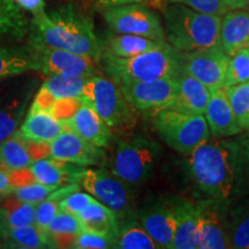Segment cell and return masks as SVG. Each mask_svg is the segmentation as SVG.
<instances>
[{
  "label": "cell",
  "instance_id": "cell-39",
  "mask_svg": "<svg viewBox=\"0 0 249 249\" xmlns=\"http://www.w3.org/2000/svg\"><path fill=\"white\" fill-rule=\"evenodd\" d=\"M74 249H107L114 248V240L108 236L83 230L74 241Z\"/></svg>",
  "mask_w": 249,
  "mask_h": 249
},
{
  "label": "cell",
  "instance_id": "cell-4",
  "mask_svg": "<svg viewBox=\"0 0 249 249\" xmlns=\"http://www.w3.org/2000/svg\"><path fill=\"white\" fill-rule=\"evenodd\" d=\"M101 67L117 85L132 81H148L161 77H176L181 70L179 52L169 43L129 58H118L103 52Z\"/></svg>",
  "mask_w": 249,
  "mask_h": 249
},
{
  "label": "cell",
  "instance_id": "cell-44",
  "mask_svg": "<svg viewBox=\"0 0 249 249\" xmlns=\"http://www.w3.org/2000/svg\"><path fill=\"white\" fill-rule=\"evenodd\" d=\"M21 136V135H20ZM22 138V136H21ZM23 139L24 145H26L28 152H29L33 161H37L44 158L50 157V143L49 142H38L33 141V140Z\"/></svg>",
  "mask_w": 249,
  "mask_h": 249
},
{
  "label": "cell",
  "instance_id": "cell-19",
  "mask_svg": "<svg viewBox=\"0 0 249 249\" xmlns=\"http://www.w3.org/2000/svg\"><path fill=\"white\" fill-rule=\"evenodd\" d=\"M249 43V11L229 9L222 17L219 45L226 54L232 55Z\"/></svg>",
  "mask_w": 249,
  "mask_h": 249
},
{
  "label": "cell",
  "instance_id": "cell-26",
  "mask_svg": "<svg viewBox=\"0 0 249 249\" xmlns=\"http://www.w3.org/2000/svg\"><path fill=\"white\" fill-rule=\"evenodd\" d=\"M114 248L160 249L140 222L138 214L118 219V233Z\"/></svg>",
  "mask_w": 249,
  "mask_h": 249
},
{
  "label": "cell",
  "instance_id": "cell-37",
  "mask_svg": "<svg viewBox=\"0 0 249 249\" xmlns=\"http://www.w3.org/2000/svg\"><path fill=\"white\" fill-rule=\"evenodd\" d=\"M249 82V50L247 46L230 55L223 88Z\"/></svg>",
  "mask_w": 249,
  "mask_h": 249
},
{
  "label": "cell",
  "instance_id": "cell-49",
  "mask_svg": "<svg viewBox=\"0 0 249 249\" xmlns=\"http://www.w3.org/2000/svg\"><path fill=\"white\" fill-rule=\"evenodd\" d=\"M242 142H244V151H245V173H246V182H247V189L249 194V134L242 136Z\"/></svg>",
  "mask_w": 249,
  "mask_h": 249
},
{
  "label": "cell",
  "instance_id": "cell-46",
  "mask_svg": "<svg viewBox=\"0 0 249 249\" xmlns=\"http://www.w3.org/2000/svg\"><path fill=\"white\" fill-rule=\"evenodd\" d=\"M23 11L29 12L33 18L45 13V0H15Z\"/></svg>",
  "mask_w": 249,
  "mask_h": 249
},
{
  "label": "cell",
  "instance_id": "cell-25",
  "mask_svg": "<svg viewBox=\"0 0 249 249\" xmlns=\"http://www.w3.org/2000/svg\"><path fill=\"white\" fill-rule=\"evenodd\" d=\"M76 216L82 224L83 230L108 236V238L113 239L114 244H116L118 217L113 211L102 204L101 202H93Z\"/></svg>",
  "mask_w": 249,
  "mask_h": 249
},
{
  "label": "cell",
  "instance_id": "cell-18",
  "mask_svg": "<svg viewBox=\"0 0 249 249\" xmlns=\"http://www.w3.org/2000/svg\"><path fill=\"white\" fill-rule=\"evenodd\" d=\"M204 117L209 126L210 135L214 139L233 138L242 133L224 88L211 91Z\"/></svg>",
  "mask_w": 249,
  "mask_h": 249
},
{
  "label": "cell",
  "instance_id": "cell-16",
  "mask_svg": "<svg viewBox=\"0 0 249 249\" xmlns=\"http://www.w3.org/2000/svg\"><path fill=\"white\" fill-rule=\"evenodd\" d=\"M64 124L67 129L73 130L86 141L97 147L104 149L110 147L113 133L85 98H82L76 113L71 119L64 121Z\"/></svg>",
  "mask_w": 249,
  "mask_h": 249
},
{
  "label": "cell",
  "instance_id": "cell-38",
  "mask_svg": "<svg viewBox=\"0 0 249 249\" xmlns=\"http://www.w3.org/2000/svg\"><path fill=\"white\" fill-rule=\"evenodd\" d=\"M58 187L59 186L43 185V183L36 182L24 187H20V188H17L13 193H12V195L15 196L18 200L37 205L39 202L45 200V198L48 197L52 192L55 191Z\"/></svg>",
  "mask_w": 249,
  "mask_h": 249
},
{
  "label": "cell",
  "instance_id": "cell-12",
  "mask_svg": "<svg viewBox=\"0 0 249 249\" xmlns=\"http://www.w3.org/2000/svg\"><path fill=\"white\" fill-rule=\"evenodd\" d=\"M181 68L189 75L194 76L210 91L223 88L230 55L220 45L191 52H179Z\"/></svg>",
  "mask_w": 249,
  "mask_h": 249
},
{
  "label": "cell",
  "instance_id": "cell-11",
  "mask_svg": "<svg viewBox=\"0 0 249 249\" xmlns=\"http://www.w3.org/2000/svg\"><path fill=\"white\" fill-rule=\"evenodd\" d=\"M118 86L136 111L152 116L172 107L178 93L177 77L132 81Z\"/></svg>",
  "mask_w": 249,
  "mask_h": 249
},
{
  "label": "cell",
  "instance_id": "cell-24",
  "mask_svg": "<svg viewBox=\"0 0 249 249\" xmlns=\"http://www.w3.org/2000/svg\"><path fill=\"white\" fill-rule=\"evenodd\" d=\"M33 89L15 97L0 99V143L11 138L21 126L28 113Z\"/></svg>",
  "mask_w": 249,
  "mask_h": 249
},
{
  "label": "cell",
  "instance_id": "cell-35",
  "mask_svg": "<svg viewBox=\"0 0 249 249\" xmlns=\"http://www.w3.org/2000/svg\"><path fill=\"white\" fill-rule=\"evenodd\" d=\"M89 79V77H88ZM87 77L54 74L44 81L42 87L48 89L55 98H82Z\"/></svg>",
  "mask_w": 249,
  "mask_h": 249
},
{
  "label": "cell",
  "instance_id": "cell-23",
  "mask_svg": "<svg viewBox=\"0 0 249 249\" xmlns=\"http://www.w3.org/2000/svg\"><path fill=\"white\" fill-rule=\"evenodd\" d=\"M167 44L166 40H156L148 37L129 35V34H116L108 36L103 43L104 52H107L118 58H129L151 50L163 48Z\"/></svg>",
  "mask_w": 249,
  "mask_h": 249
},
{
  "label": "cell",
  "instance_id": "cell-33",
  "mask_svg": "<svg viewBox=\"0 0 249 249\" xmlns=\"http://www.w3.org/2000/svg\"><path fill=\"white\" fill-rule=\"evenodd\" d=\"M34 161L24 145L23 139L15 132L11 138L0 143V170L11 172L29 167Z\"/></svg>",
  "mask_w": 249,
  "mask_h": 249
},
{
  "label": "cell",
  "instance_id": "cell-53",
  "mask_svg": "<svg viewBox=\"0 0 249 249\" xmlns=\"http://www.w3.org/2000/svg\"><path fill=\"white\" fill-rule=\"evenodd\" d=\"M247 48H248V50H249V43L247 44Z\"/></svg>",
  "mask_w": 249,
  "mask_h": 249
},
{
  "label": "cell",
  "instance_id": "cell-3",
  "mask_svg": "<svg viewBox=\"0 0 249 249\" xmlns=\"http://www.w3.org/2000/svg\"><path fill=\"white\" fill-rule=\"evenodd\" d=\"M166 42L178 52H191L219 45L220 15L202 13L182 4H165Z\"/></svg>",
  "mask_w": 249,
  "mask_h": 249
},
{
  "label": "cell",
  "instance_id": "cell-42",
  "mask_svg": "<svg viewBox=\"0 0 249 249\" xmlns=\"http://www.w3.org/2000/svg\"><path fill=\"white\" fill-rule=\"evenodd\" d=\"M81 103H82V98H59L54 102L50 113L57 118L59 121L64 123L76 113Z\"/></svg>",
  "mask_w": 249,
  "mask_h": 249
},
{
  "label": "cell",
  "instance_id": "cell-43",
  "mask_svg": "<svg viewBox=\"0 0 249 249\" xmlns=\"http://www.w3.org/2000/svg\"><path fill=\"white\" fill-rule=\"evenodd\" d=\"M55 101H57V98H55L48 89H45L44 87H40L38 91H37L35 95V97H34V101L30 104L29 111L28 112L42 111L49 112L50 113V111H51Z\"/></svg>",
  "mask_w": 249,
  "mask_h": 249
},
{
  "label": "cell",
  "instance_id": "cell-9",
  "mask_svg": "<svg viewBox=\"0 0 249 249\" xmlns=\"http://www.w3.org/2000/svg\"><path fill=\"white\" fill-rule=\"evenodd\" d=\"M28 46L35 58L36 71L44 75L67 74L88 79L102 73L99 60L67 50L51 48L31 34Z\"/></svg>",
  "mask_w": 249,
  "mask_h": 249
},
{
  "label": "cell",
  "instance_id": "cell-36",
  "mask_svg": "<svg viewBox=\"0 0 249 249\" xmlns=\"http://www.w3.org/2000/svg\"><path fill=\"white\" fill-rule=\"evenodd\" d=\"M225 89L227 99L240 128L249 130V82L229 87Z\"/></svg>",
  "mask_w": 249,
  "mask_h": 249
},
{
  "label": "cell",
  "instance_id": "cell-14",
  "mask_svg": "<svg viewBox=\"0 0 249 249\" xmlns=\"http://www.w3.org/2000/svg\"><path fill=\"white\" fill-rule=\"evenodd\" d=\"M198 211V248L226 249L231 248L227 234V209L230 205L223 204L213 198H200L196 202Z\"/></svg>",
  "mask_w": 249,
  "mask_h": 249
},
{
  "label": "cell",
  "instance_id": "cell-28",
  "mask_svg": "<svg viewBox=\"0 0 249 249\" xmlns=\"http://www.w3.org/2000/svg\"><path fill=\"white\" fill-rule=\"evenodd\" d=\"M226 222L231 248L249 249V197L230 205Z\"/></svg>",
  "mask_w": 249,
  "mask_h": 249
},
{
  "label": "cell",
  "instance_id": "cell-29",
  "mask_svg": "<svg viewBox=\"0 0 249 249\" xmlns=\"http://www.w3.org/2000/svg\"><path fill=\"white\" fill-rule=\"evenodd\" d=\"M36 61L29 46H0V81L36 71Z\"/></svg>",
  "mask_w": 249,
  "mask_h": 249
},
{
  "label": "cell",
  "instance_id": "cell-7",
  "mask_svg": "<svg viewBox=\"0 0 249 249\" xmlns=\"http://www.w3.org/2000/svg\"><path fill=\"white\" fill-rule=\"evenodd\" d=\"M154 124L158 136L167 147L186 156L211 136L204 114L166 108L154 114Z\"/></svg>",
  "mask_w": 249,
  "mask_h": 249
},
{
  "label": "cell",
  "instance_id": "cell-6",
  "mask_svg": "<svg viewBox=\"0 0 249 249\" xmlns=\"http://www.w3.org/2000/svg\"><path fill=\"white\" fill-rule=\"evenodd\" d=\"M95 108L113 134L128 135L138 124V111L127 101L120 87L107 75L87 80L83 97Z\"/></svg>",
  "mask_w": 249,
  "mask_h": 249
},
{
  "label": "cell",
  "instance_id": "cell-50",
  "mask_svg": "<svg viewBox=\"0 0 249 249\" xmlns=\"http://www.w3.org/2000/svg\"><path fill=\"white\" fill-rule=\"evenodd\" d=\"M223 1L229 9L245 8L246 6V0H223Z\"/></svg>",
  "mask_w": 249,
  "mask_h": 249
},
{
  "label": "cell",
  "instance_id": "cell-22",
  "mask_svg": "<svg viewBox=\"0 0 249 249\" xmlns=\"http://www.w3.org/2000/svg\"><path fill=\"white\" fill-rule=\"evenodd\" d=\"M0 236L2 247L22 249L52 248L48 232L39 229L35 224L18 227L0 226Z\"/></svg>",
  "mask_w": 249,
  "mask_h": 249
},
{
  "label": "cell",
  "instance_id": "cell-5",
  "mask_svg": "<svg viewBox=\"0 0 249 249\" xmlns=\"http://www.w3.org/2000/svg\"><path fill=\"white\" fill-rule=\"evenodd\" d=\"M161 147L155 140L134 136L118 140L107 165L114 176L130 188L144 185L154 176L161 157Z\"/></svg>",
  "mask_w": 249,
  "mask_h": 249
},
{
  "label": "cell",
  "instance_id": "cell-30",
  "mask_svg": "<svg viewBox=\"0 0 249 249\" xmlns=\"http://www.w3.org/2000/svg\"><path fill=\"white\" fill-rule=\"evenodd\" d=\"M36 219V204L18 200L12 194L0 195V226L33 225Z\"/></svg>",
  "mask_w": 249,
  "mask_h": 249
},
{
  "label": "cell",
  "instance_id": "cell-47",
  "mask_svg": "<svg viewBox=\"0 0 249 249\" xmlns=\"http://www.w3.org/2000/svg\"><path fill=\"white\" fill-rule=\"evenodd\" d=\"M148 0H95L96 7L98 9H103L111 7V6L124 5V4H134V2H145Z\"/></svg>",
  "mask_w": 249,
  "mask_h": 249
},
{
  "label": "cell",
  "instance_id": "cell-17",
  "mask_svg": "<svg viewBox=\"0 0 249 249\" xmlns=\"http://www.w3.org/2000/svg\"><path fill=\"white\" fill-rule=\"evenodd\" d=\"M170 203L176 218L173 249H197L200 241L197 205L181 196H174Z\"/></svg>",
  "mask_w": 249,
  "mask_h": 249
},
{
  "label": "cell",
  "instance_id": "cell-1",
  "mask_svg": "<svg viewBox=\"0 0 249 249\" xmlns=\"http://www.w3.org/2000/svg\"><path fill=\"white\" fill-rule=\"evenodd\" d=\"M187 173L201 198L231 205L248 194L242 138H210L187 155Z\"/></svg>",
  "mask_w": 249,
  "mask_h": 249
},
{
  "label": "cell",
  "instance_id": "cell-45",
  "mask_svg": "<svg viewBox=\"0 0 249 249\" xmlns=\"http://www.w3.org/2000/svg\"><path fill=\"white\" fill-rule=\"evenodd\" d=\"M8 177L9 180H11L12 186L14 187V191L17 188H20V187H24L37 182L29 167L11 171V172H8Z\"/></svg>",
  "mask_w": 249,
  "mask_h": 249
},
{
  "label": "cell",
  "instance_id": "cell-31",
  "mask_svg": "<svg viewBox=\"0 0 249 249\" xmlns=\"http://www.w3.org/2000/svg\"><path fill=\"white\" fill-rule=\"evenodd\" d=\"M83 226L75 214L59 211L46 230L51 239L52 248H71Z\"/></svg>",
  "mask_w": 249,
  "mask_h": 249
},
{
  "label": "cell",
  "instance_id": "cell-2",
  "mask_svg": "<svg viewBox=\"0 0 249 249\" xmlns=\"http://www.w3.org/2000/svg\"><path fill=\"white\" fill-rule=\"evenodd\" d=\"M30 34L51 48L101 60L104 46L95 33L88 15L73 4H65L39 17L33 18Z\"/></svg>",
  "mask_w": 249,
  "mask_h": 249
},
{
  "label": "cell",
  "instance_id": "cell-10",
  "mask_svg": "<svg viewBox=\"0 0 249 249\" xmlns=\"http://www.w3.org/2000/svg\"><path fill=\"white\" fill-rule=\"evenodd\" d=\"M102 12L105 22L113 33L166 40L160 17L143 2L111 6Z\"/></svg>",
  "mask_w": 249,
  "mask_h": 249
},
{
  "label": "cell",
  "instance_id": "cell-27",
  "mask_svg": "<svg viewBox=\"0 0 249 249\" xmlns=\"http://www.w3.org/2000/svg\"><path fill=\"white\" fill-rule=\"evenodd\" d=\"M80 167L79 165L49 157L34 161L29 169L37 182L50 186H61L73 182L74 174Z\"/></svg>",
  "mask_w": 249,
  "mask_h": 249
},
{
  "label": "cell",
  "instance_id": "cell-51",
  "mask_svg": "<svg viewBox=\"0 0 249 249\" xmlns=\"http://www.w3.org/2000/svg\"><path fill=\"white\" fill-rule=\"evenodd\" d=\"M246 9H248L249 11V0H246V6H245Z\"/></svg>",
  "mask_w": 249,
  "mask_h": 249
},
{
  "label": "cell",
  "instance_id": "cell-13",
  "mask_svg": "<svg viewBox=\"0 0 249 249\" xmlns=\"http://www.w3.org/2000/svg\"><path fill=\"white\" fill-rule=\"evenodd\" d=\"M50 150L51 158L79 166H104L107 161V154L104 148L86 141L67 128L50 143Z\"/></svg>",
  "mask_w": 249,
  "mask_h": 249
},
{
  "label": "cell",
  "instance_id": "cell-20",
  "mask_svg": "<svg viewBox=\"0 0 249 249\" xmlns=\"http://www.w3.org/2000/svg\"><path fill=\"white\" fill-rule=\"evenodd\" d=\"M178 81V93L170 108L193 114H204L211 91L194 76L180 70L176 76Z\"/></svg>",
  "mask_w": 249,
  "mask_h": 249
},
{
  "label": "cell",
  "instance_id": "cell-34",
  "mask_svg": "<svg viewBox=\"0 0 249 249\" xmlns=\"http://www.w3.org/2000/svg\"><path fill=\"white\" fill-rule=\"evenodd\" d=\"M80 189L81 187L76 182H70L59 186L45 200L39 202L36 205L35 225L46 231L50 223L53 220V218L60 211V201L62 198H65L67 195L71 194L73 192L80 191Z\"/></svg>",
  "mask_w": 249,
  "mask_h": 249
},
{
  "label": "cell",
  "instance_id": "cell-8",
  "mask_svg": "<svg viewBox=\"0 0 249 249\" xmlns=\"http://www.w3.org/2000/svg\"><path fill=\"white\" fill-rule=\"evenodd\" d=\"M73 182L111 209L118 219L138 214L134 210V197L130 187L104 167L81 166L73 177Z\"/></svg>",
  "mask_w": 249,
  "mask_h": 249
},
{
  "label": "cell",
  "instance_id": "cell-48",
  "mask_svg": "<svg viewBox=\"0 0 249 249\" xmlns=\"http://www.w3.org/2000/svg\"><path fill=\"white\" fill-rule=\"evenodd\" d=\"M14 192V187L12 186L9 180L8 172L0 170V195L12 194Z\"/></svg>",
  "mask_w": 249,
  "mask_h": 249
},
{
  "label": "cell",
  "instance_id": "cell-21",
  "mask_svg": "<svg viewBox=\"0 0 249 249\" xmlns=\"http://www.w3.org/2000/svg\"><path fill=\"white\" fill-rule=\"evenodd\" d=\"M66 129L64 123L59 121L49 112H28L17 133L24 139L38 142L51 143L62 130Z\"/></svg>",
  "mask_w": 249,
  "mask_h": 249
},
{
  "label": "cell",
  "instance_id": "cell-41",
  "mask_svg": "<svg viewBox=\"0 0 249 249\" xmlns=\"http://www.w3.org/2000/svg\"><path fill=\"white\" fill-rule=\"evenodd\" d=\"M96 201L97 200L89 193H83L81 191L73 192L60 201V211H66V213H73L76 216L77 213H80L81 211L85 210L87 207H89Z\"/></svg>",
  "mask_w": 249,
  "mask_h": 249
},
{
  "label": "cell",
  "instance_id": "cell-52",
  "mask_svg": "<svg viewBox=\"0 0 249 249\" xmlns=\"http://www.w3.org/2000/svg\"><path fill=\"white\" fill-rule=\"evenodd\" d=\"M0 247H2V244H1V236H0Z\"/></svg>",
  "mask_w": 249,
  "mask_h": 249
},
{
  "label": "cell",
  "instance_id": "cell-15",
  "mask_svg": "<svg viewBox=\"0 0 249 249\" xmlns=\"http://www.w3.org/2000/svg\"><path fill=\"white\" fill-rule=\"evenodd\" d=\"M138 217L160 249H173L176 218L170 200L158 201L145 207L138 213Z\"/></svg>",
  "mask_w": 249,
  "mask_h": 249
},
{
  "label": "cell",
  "instance_id": "cell-40",
  "mask_svg": "<svg viewBox=\"0 0 249 249\" xmlns=\"http://www.w3.org/2000/svg\"><path fill=\"white\" fill-rule=\"evenodd\" d=\"M164 4H182L202 13L223 17L229 11L223 0H160Z\"/></svg>",
  "mask_w": 249,
  "mask_h": 249
},
{
  "label": "cell",
  "instance_id": "cell-32",
  "mask_svg": "<svg viewBox=\"0 0 249 249\" xmlns=\"http://www.w3.org/2000/svg\"><path fill=\"white\" fill-rule=\"evenodd\" d=\"M30 31V22L15 0H0V37L23 38Z\"/></svg>",
  "mask_w": 249,
  "mask_h": 249
}]
</instances>
